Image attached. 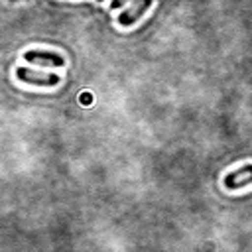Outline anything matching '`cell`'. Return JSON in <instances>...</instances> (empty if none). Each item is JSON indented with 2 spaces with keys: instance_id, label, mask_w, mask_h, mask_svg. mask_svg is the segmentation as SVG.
<instances>
[{
  "instance_id": "1",
  "label": "cell",
  "mask_w": 252,
  "mask_h": 252,
  "mask_svg": "<svg viewBox=\"0 0 252 252\" xmlns=\"http://www.w3.org/2000/svg\"><path fill=\"white\" fill-rule=\"evenodd\" d=\"M16 77H18L22 83L35 85V87H55V85L61 81V77L55 75V73L33 71V69H28V67H18V69H16Z\"/></svg>"
},
{
  "instance_id": "2",
  "label": "cell",
  "mask_w": 252,
  "mask_h": 252,
  "mask_svg": "<svg viewBox=\"0 0 252 252\" xmlns=\"http://www.w3.org/2000/svg\"><path fill=\"white\" fill-rule=\"evenodd\" d=\"M150 6H152V0H132L130 6L120 12L118 24H120V26H134V24L148 12Z\"/></svg>"
},
{
  "instance_id": "3",
  "label": "cell",
  "mask_w": 252,
  "mask_h": 252,
  "mask_svg": "<svg viewBox=\"0 0 252 252\" xmlns=\"http://www.w3.org/2000/svg\"><path fill=\"white\" fill-rule=\"evenodd\" d=\"M24 59L28 63H37V65H49V67H61L65 61L59 53H53V51H45V49H32V51H26L24 53Z\"/></svg>"
},
{
  "instance_id": "4",
  "label": "cell",
  "mask_w": 252,
  "mask_h": 252,
  "mask_svg": "<svg viewBox=\"0 0 252 252\" xmlns=\"http://www.w3.org/2000/svg\"><path fill=\"white\" fill-rule=\"evenodd\" d=\"M252 183V163L250 165H242L236 171H230L224 175V187L226 189H240L244 185Z\"/></svg>"
},
{
  "instance_id": "5",
  "label": "cell",
  "mask_w": 252,
  "mask_h": 252,
  "mask_svg": "<svg viewBox=\"0 0 252 252\" xmlns=\"http://www.w3.org/2000/svg\"><path fill=\"white\" fill-rule=\"evenodd\" d=\"M126 2H128V0H112V2H110V8H112V10L122 8V6H126Z\"/></svg>"
},
{
  "instance_id": "6",
  "label": "cell",
  "mask_w": 252,
  "mask_h": 252,
  "mask_svg": "<svg viewBox=\"0 0 252 252\" xmlns=\"http://www.w3.org/2000/svg\"><path fill=\"white\" fill-rule=\"evenodd\" d=\"M96 2H102V0H96Z\"/></svg>"
}]
</instances>
